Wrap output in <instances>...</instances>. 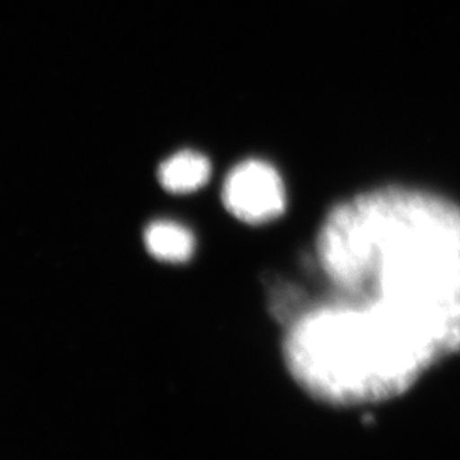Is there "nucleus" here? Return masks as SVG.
<instances>
[{"instance_id": "f257e3e1", "label": "nucleus", "mask_w": 460, "mask_h": 460, "mask_svg": "<svg viewBox=\"0 0 460 460\" xmlns=\"http://www.w3.org/2000/svg\"><path fill=\"white\" fill-rule=\"evenodd\" d=\"M326 297L426 367L460 349V208L381 187L333 207L315 243Z\"/></svg>"}, {"instance_id": "f03ea898", "label": "nucleus", "mask_w": 460, "mask_h": 460, "mask_svg": "<svg viewBox=\"0 0 460 460\" xmlns=\"http://www.w3.org/2000/svg\"><path fill=\"white\" fill-rule=\"evenodd\" d=\"M223 204L241 222L261 225L286 208V190L277 169L265 160L248 159L227 173Z\"/></svg>"}, {"instance_id": "7ed1b4c3", "label": "nucleus", "mask_w": 460, "mask_h": 460, "mask_svg": "<svg viewBox=\"0 0 460 460\" xmlns=\"http://www.w3.org/2000/svg\"><path fill=\"white\" fill-rule=\"evenodd\" d=\"M211 164L199 151L182 150L164 160L159 168V181L171 193H190L208 181Z\"/></svg>"}, {"instance_id": "20e7f679", "label": "nucleus", "mask_w": 460, "mask_h": 460, "mask_svg": "<svg viewBox=\"0 0 460 460\" xmlns=\"http://www.w3.org/2000/svg\"><path fill=\"white\" fill-rule=\"evenodd\" d=\"M151 256L164 261L181 263L190 259L195 252V236L180 223L159 220L151 223L144 234Z\"/></svg>"}]
</instances>
